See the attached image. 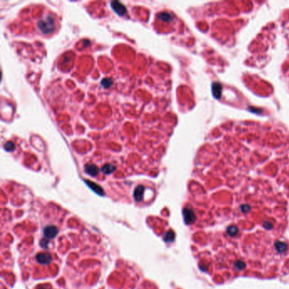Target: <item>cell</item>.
<instances>
[{"label": "cell", "instance_id": "12", "mask_svg": "<svg viewBox=\"0 0 289 289\" xmlns=\"http://www.w3.org/2000/svg\"><path fill=\"white\" fill-rule=\"evenodd\" d=\"M227 233L230 236H235L237 233V228L234 226H231L227 228Z\"/></svg>", "mask_w": 289, "mask_h": 289}, {"label": "cell", "instance_id": "1", "mask_svg": "<svg viewBox=\"0 0 289 289\" xmlns=\"http://www.w3.org/2000/svg\"><path fill=\"white\" fill-rule=\"evenodd\" d=\"M37 26L42 33L49 34L54 32L55 28V20L52 15H47L46 17L38 21Z\"/></svg>", "mask_w": 289, "mask_h": 289}, {"label": "cell", "instance_id": "6", "mask_svg": "<svg viewBox=\"0 0 289 289\" xmlns=\"http://www.w3.org/2000/svg\"><path fill=\"white\" fill-rule=\"evenodd\" d=\"M86 172L87 174H89L90 176H95L98 175V172H99V169L98 167L94 165H86Z\"/></svg>", "mask_w": 289, "mask_h": 289}, {"label": "cell", "instance_id": "9", "mask_svg": "<svg viewBox=\"0 0 289 289\" xmlns=\"http://www.w3.org/2000/svg\"><path fill=\"white\" fill-rule=\"evenodd\" d=\"M114 171H115V166L111 165H104V167L102 168V171L104 172V174H110Z\"/></svg>", "mask_w": 289, "mask_h": 289}, {"label": "cell", "instance_id": "16", "mask_svg": "<svg viewBox=\"0 0 289 289\" xmlns=\"http://www.w3.org/2000/svg\"><path fill=\"white\" fill-rule=\"evenodd\" d=\"M235 265L236 267H237V269H239V270L240 269H243V268H245V264L243 262H241V261H238V262L236 263Z\"/></svg>", "mask_w": 289, "mask_h": 289}, {"label": "cell", "instance_id": "20", "mask_svg": "<svg viewBox=\"0 0 289 289\" xmlns=\"http://www.w3.org/2000/svg\"><path fill=\"white\" fill-rule=\"evenodd\" d=\"M39 289H43V288H39Z\"/></svg>", "mask_w": 289, "mask_h": 289}, {"label": "cell", "instance_id": "8", "mask_svg": "<svg viewBox=\"0 0 289 289\" xmlns=\"http://www.w3.org/2000/svg\"><path fill=\"white\" fill-rule=\"evenodd\" d=\"M86 184H87V185L90 186V187H92V188H93V189L94 190V191H96V193H98L99 194H104L103 189H102L101 187H99V186L96 185V184H94V183H93V182H91V181H86Z\"/></svg>", "mask_w": 289, "mask_h": 289}, {"label": "cell", "instance_id": "15", "mask_svg": "<svg viewBox=\"0 0 289 289\" xmlns=\"http://www.w3.org/2000/svg\"><path fill=\"white\" fill-rule=\"evenodd\" d=\"M5 149H6V150H8V151H11V150L14 149V144L12 143H8L5 144Z\"/></svg>", "mask_w": 289, "mask_h": 289}, {"label": "cell", "instance_id": "4", "mask_svg": "<svg viewBox=\"0 0 289 289\" xmlns=\"http://www.w3.org/2000/svg\"><path fill=\"white\" fill-rule=\"evenodd\" d=\"M183 215H184V220L187 224H191L195 221V215L193 211L191 209L186 208L183 210Z\"/></svg>", "mask_w": 289, "mask_h": 289}, {"label": "cell", "instance_id": "3", "mask_svg": "<svg viewBox=\"0 0 289 289\" xmlns=\"http://www.w3.org/2000/svg\"><path fill=\"white\" fill-rule=\"evenodd\" d=\"M36 260L38 262L42 264V265H49L52 260H53V258L50 255L49 253H39L36 255Z\"/></svg>", "mask_w": 289, "mask_h": 289}, {"label": "cell", "instance_id": "7", "mask_svg": "<svg viewBox=\"0 0 289 289\" xmlns=\"http://www.w3.org/2000/svg\"><path fill=\"white\" fill-rule=\"evenodd\" d=\"M143 193V186H138L135 189V192H134V197H135L136 200L140 201L142 199Z\"/></svg>", "mask_w": 289, "mask_h": 289}, {"label": "cell", "instance_id": "11", "mask_svg": "<svg viewBox=\"0 0 289 289\" xmlns=\"http://www.w3.org/2000/svg\"><path fill=\"white\" fill-rule=\"evenodd\" d=\"M276 247L278 251L280 252H284L286 249H287V245L284 243H281V242H277L276 243Z\"/></svg>", "mask_w": 289, "mask_h": 289}, {"label": "cell", "instance_id": "10", "mask_svg": "<svg viewBox=\"0 0 289 289\" xmlns=\"http://www.w3.org/2000/svg\"><path fill=\"white\" fill-rule=\"evenodd\" d=\"M158 17L160 20H162L164 21H169V20H171V14H169L167 13H161L159 14L158 15Z\"/></svg>", "mask_w": 289, "mask_h": 289}, {"label": "cell", "instance_id": "19", "mask_svg": "<svg viewBox=\"0 0 289 289\" xmlns=\"http://www.w3.org/2000/svg\"><path fill=\"white\" fill-rule=\"evenodd\" d=\"M242 210H243V212H247V211H249V205H243V206L242 207Z\"/></svg>", "mask_w": 289, "mask_h": 289}, {"label": "cell", "instance_id": "5", "mask_svg": "<svg viewBox=\"0 0 289 289\" xmlns=\"http://www.w3.org/2000/svg\"><path fill=\"white\" fill-rule=\"evenodd\" d=\"M111 7L114 9V11H115V13H117L119 15H122L126 13V8L125 6L121 4L118 1H113L111 2Z\"/></svg>", "mask_w": 289, "mask_h": 289}, {"label": "cell", "instance_id": "18", "mask_svg": "<svg viewBox=\"0 0 289 289\" xmlns=\"http://www.w3.org/2000/svg\"><path fill=\"white\" fill-rule=\"evenodd\" d=\"M264 226H265V228H266V229H271V227H272V225H271L270 222H265V223H264Z\"/></svg>", "mask_w": 289, "mask_h": 289}, {"label": "cell", "instance_id": "13", "mask_svg": "<svg viewBox=\"0 0 289 289\" xmlns=\"http://www.w3.org/2000/svg\"><path fill=\"white\" fill-rule=\"evenodd\" d=\"M102 84H103V86H104V87H108V86H111L112 81H111L110 79H104L103 81H102Z\"/></svg>", "mask_w": 289, "mask_h": 289}, {"label": "cell", "instance_id": "2", "mask_svg": "<svg viewBox=\"0 0 289 289\" xmlns=\"http://www.w3.org/2000/svg\"><path fill=\"white\" fill-rule=\"evenodd\" d=\"M58 229L57 227L54 226H46L45 228L43 229V233L47 238L51 239V238H54L55 236L58 234Z\"/></svg>", "mask_w": 289, "mask_h": 289}, {"label": "cell", "instance_id": "14", "mask_svg": "<svg viewBox=\"0 0 289 289\" xmlns=\"http://www.w3.org/2000/svg\"><path fill=\"white\" fill-rule=\"evenodd\" d=\"M174 237H175V235H174V233L171 231V234H170V232L168 233L167 237H165V240L167 241V242H171L172 240L174 239Z\"/></svg>", "mask_w": 289, "mask_h": 289}, {"label": "cell", "instance_id": "17", "mask_svg": "<svg viewBox=\"0 0 289 289\" xmlns=\"http://www.w3.org/2000/svg\"><path fill=\"white\" fill-rule=\"evenodd\" d=\"M48 243H49V242H48L47 240H42V243H41V245H42L44 249H46V248L48 247Z\"/></svg>", "mask_w": 289, "mask_h": 289}]
</instances>
